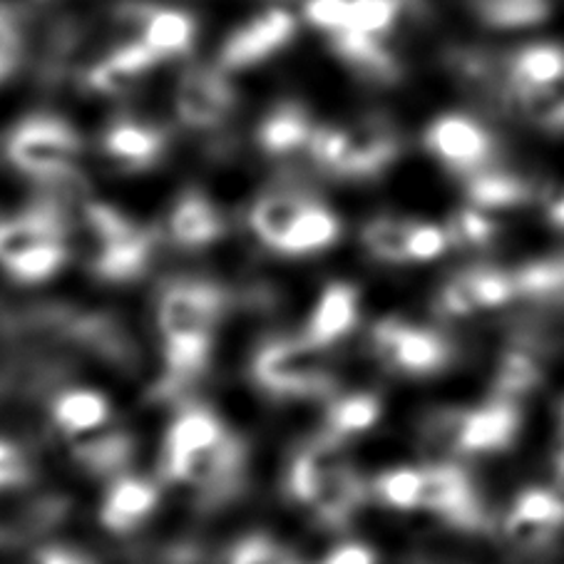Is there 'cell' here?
I'll return each mask as SVG.
<instances>
[{"instance_id":"17","label":"cell","mask_w":564,"mask_h":564,"mask_svg":"<svg viewBox=\"0 0 564 564\" xmlns=\"http://www.w3.org/2000/svg\"><path fill=\"white\" fill-rule=\"evenodd\" d=\"M160 490L144 478H120L107 490L100 522L110 532L124 534L134 528H140L150 520V514L158 510Z\"/></svg>"},{"instance_id":"30","label":"cell","mask_w":564,"mask_h":564,"mask_svg":"<svg viewBox=\"0 0 564 564\" xmlns=\"http://www.w3.org/2000/svg\"><path fill=\"white\" fill-rule=\"evenodd\" d=\"M381 401L371 393H356L348 395L344 401H338L330 405V411L326 415V425L328 433H334L338 437H351V435H361L366 431L381 421Z\"/></svg>"},{"instance_id":"37","label":"cell","mask_w":564,"mask_h":564,"mask_svg":"<svg viewBox=\"0 0 564 564\" xmlns=\"http://www.w3.org/2000/svg\"><path fill=\"white\" fill-rule=\"evenodd\" d=\"M229 564H301L284 544L269 538H249L231 550Z\"/></svg>"},{"instance_id":"49","label":"cell","mask_w":564,"mask_h":564,"mask_svg":"<svg viewBox=\"0 0 564 564\" xmlns=\"http://www.w3.org/2000/svg\"><path fill=\"white\" fill-rule=\"evenodd\" d=\"M35 564H93L85 554L67 550V547H45L43 552H37Z\"/></svg>"},{"instance_id":"39","label":"cell","mask_w":564,"mask_h":564,"mask_svg":"<svg viewBox=\"0 0 564 564\" xmlns=\"http://www.w3.org/2000/svg\"><path fill=\"white\" fill-rule=\"evenodd\" d=\"M518 294H547V291L564 286V259L542 261L514 274Z\"/></svg>"},{"instance_id":"9","label":"cell","mask_w":564,"mask_h":564,"mask_svg":"<svg viewBox=\"0 0 564 564\" xmlns=\"http://www.w3.org/2000/svg\"><path fill=\"white\" fill-rule=\"evenodd\" d=\"M401 140L383 120H364L344 128V150L336 174L344 177H371L398 158Z\"/></svg>"},{"instance_id":"38","label":"cell","mask_w":564,"mask_h":564,"mask_svg":"<svg viewBox=\"0 0 564 564\" xmlns=\"http://www.w3.org/2000/svg\"><path fill=\"white\" fill-rule=\"evenodd\" d=\"M453 235L431 221H411V237H408V257L411 261H433L451 247Z\"/></svg>"},{"instance_id":"25","label":"cell","mask_w":564,"mask_h":564,"mask_svg":"<svg viewBox=\"0 0 564 564\" xmlns=\"http://www.w3.org/2000/svg\"><path fill=\"white\" fill-rule=\"evenodd\" d=\"M311 118L299 105H279L259 128V144L269 154H289L299 148H308L314 138Z\"/></svg>"},{"instance_id":"14","label":"cell","mask_w":564,"mask_h":564,"mask_svg":"<svg viewBox=\"0 0 564 564\" xmlns=\"http://www.w3.org/2000/svg\"><path fill=\"white\" fill-rule=\"evenodd\" d=\"M510 77L524 102H542L564 85V47L534 43L512 57Z\"/></svg>"},{"instance_id":"33","label":"cell","mask_w":564,"mask_h":564,"mask_svg":"<svg viewBox=\"0 0 564 564\" xmlns=\"http://www.w3.org/2000/svg\"><path fill=\"white\" fill-rule=\"evenodd\" d=\"M67 249L63 239H47L43 245L28 251L15 264L8 267L6 271L21 284H43V281L53 279L57 271L65 267Z\"/></svg>"},{"instance_id":"4","label":"cell","mask_w":564,"mask_h":564,"mask_svg":"<svg viewBox=\"0 0 564 564\" xmlns=\"http://www.w3.org/2000/svg\"><path fill=\"white\" fill-rule=\"evenodd\" d=\"M224 304L221 291L212 284H172L164 291L158 308V324L164 341L177 338H212V328L217 324Z\"/></svg>"},{"instance_id":"12","label":"cell","mask_w":564,"mask_h":564,"mask_svg":"<svg viewBox=\"0 0 564 564\" xmlns=\"http://www.w3.org/2000/svg\"><path fill=\"white\" fill-rule=\"evenodd\" d=\"M520 431V413L510 401L480 405L463 415L455 431V445L463 453H498L505 451Z\"/></svg>"},{"instance_id":"41","label":"cell","mask_w":564,"mask_h":564,"mask_svg":"<svg viewBox=\"0 0 564 564\" xmlns=\"http://www.w3.org/2000/svg\"><path fill=\"white\" fill-rule=\"evenodd\" d=\"M304 15L311 25L336 35L348 28L351 0H306Z\"/></svg>"},{"instance_id":"45","label":"cell","mask_w":564,"mask_h":564,"mask_svg":"<svg viewBox=\"0 0 564 564\" xmlns=\"http://www.w3.org/2000/svg\"><path fill=\"white\" fill-rule=\"evenodd\" d=\"M534 383V366L528 356L522 354H512L508 361L502 364L500 376H498V386L502 395H514L532 388Z\"/></svg>"},{"instance_id":"8","label":"cell","mask_w":564,"mask_h":564,"mask_svg":"<svg viewBox=\"0 0 564 564\" xmlns=\"http://www.w3.org/2000/svg\"><path fill=\"white\" fill-rule=\"evenodd\" d=\"M235 90L209 67H192L177 87V115L187 128H214L235 110Z\"/></svg>"},{"instance_id":"2","label":"cell","mask_w":564,"mask_h":564,"mask_svg":"<svg viewBox=\"0 0 564 564\" xmlns=\"http://www.w3.org/2000/svg\"><path fill=\"white\" fill-rule=\"evenodd\" d=\"M80 150L83 142L77 132L51 115H33L8 138V160L43 182L67 177Z\"/></svg>"},{"instance_id":"34","label":"cell","mask_w":564,"mask_h":564,"mask_svg":"<svg viewBox=\"0 0 564 564\" xmlns=\"http://www.w3.org/2000/svg\"><path fill=\"white\" fill-rule=\"evenodd\" d=\"M421 488H423V470L413 468H395L383 473L381 478L373 482V492L378 495L386 508L393 510H417L421 502Z\"/></svg>"},{"instance_id":"22","label":"cell","mask_w":564,"mask_h":564,"mask_svg":"<svg viewBox=\"0 0 564 564\" xmlns=\"http://www.w3.org/2000/svg\"><path fill=\"white\" fill-rule=\"evenodd\" d=\"M112 408L107 398L90 388H75L55 398L53 403V423L61 431L73 437L83 433H93L97 427H105L110 421Z\"/></svg>"},{"instance_id":"44","label":"cell","mask_w":564,"mask_h":564,"mask_svg":"<svg viewBox=\"0 0 564 564\" xmlns=\"http://www.w3.org/2000/svg\"><path fill=\"white\" fill-rule=\"evenodd\" d=\"M495 235V224L485 217L480 209H465L458 214L453 224V237L465 241V245L482 247L488 245Z\"/></svg>"},{"instance_id":"28","label":"cell","mask_w":564,"mask_h":564,"mask_svg":"<svg viewBox=\"0 0 564 564\" xmlns=\"http://www.w3.org/2000/svg\"><path fill=\"white\" fill-rule=\"evenodd\" d=\"M334 47L348 65H354L358 73L371 77V80L388 83L398 75V65L391 57V53H388L373 35L356 33V31L336 33Z\"/></svg>"},{"instance_id":"32","label":"cell","mask_w":564,"mask_h":564,"mask_svg":"<svg viewBox=\"0 0 564 564\" xmlns=\"http://www.w3.org/2000/svg\"><path fill=\"white\" fill-rule=\"evenodd\" d=\"M468 197L478 209H510L524 202L528 187L510 174L485 172L470 182Z\"/></svg>"},{"instance_id":"31","label":"cell","mask_w":564,"mask_h":564,"mask_svg":"<svg viewBox=\"0 0 564 564\" xmlns=\"http://www.w3.org/2000/svg\"><path fill=\"white\" fill-rule=\"evenodd\" d=\"M408 237H411V221L381 217L366 224L364 247L368 254L386 264H405L408 257Z\"/></svg>"},{"instance_id":"7","label":"cell","mask_w":564,"mask_h":564,"mask_svg":"<svg viewBox=\"0 0 564 564\" xmlns=\"http://www.w3.org/2000/svg\"><path fill=\"white\" fill-rule=\"evenodd\" d=\"M417 510L435 512L460 528L480 524V505L473 492V482L455 465H427L423 468V488Z\"/></svg>"},{"instance_id":"3","label":"cell","mask_w":564,"mask_h":564,"mask_svg":"<svg viewBox=\"0 0 564 564\" xmlns=\"http://www.w3.org/2000/svg\"><path fill=\"white\" fill-rule=\"evenodd\" d=\"M371 351L383 366L403 373L427 376L441 371L451 358V348L433 330L388 318L371 330Z\"/></svg>"},{"instance_id":"50","label":"cell","mask_w":564,"mask_h":564,"mask_svg":"<svg viewBox=\"0 0 564 564\" xmlns=\"http://www.w3.org/2000/svg\"><path fill=\"white\" fill-rule=\"evenodd\" d=\"M550 219H552V224L554 227H560V229H564V194L562 197L552 204V209H550Z\"/></svg>"},{"instance_id":"11","label":"cell","mask_w":564,"mask_h":564,"mask_svg":"<svg viewBox=\"0 0 564 564\" xmlns=\"http://www.w3.org/2000/svg\"><path fill=\"white\" fill-rule=\"evenodd\" d=\"M341 441L344 437L326 433L316 437V441H311L304 451L296 455L294 463L289 465L286 475L291 498L311 505L316 500L318 490L324 488L338 470L348 468Z\"/></svg>"},{"instance_id":"35","label":"cell","mask_w":564,"mask_h":564,"mask_svg":"<svg viewBox=\"0 0 564 564\" xmlns=\"http://www.w3.org/2000/svg\"><path fill=\"white\" fill-rule=\"evenodd\" d=\"M401 8L403 0H351V15H348L346 31L378 37L388 28H393L398 15H401Z\"/></svg>"},{"instance_id":"29","label":"cell","mask_w":564,"mask_h":564,"mask_svg":"<svg viewBox=\"0 0 564 564\" xmlns=\"http://www.w3.org/2000/svg\"><path fill=\"white\" fill-rule=\"evenodd\" d=\"M150 235L138 231L122 241H112V245H102L95 257V271L110 281H128L142 274L150 261Z\"/></svg>"},{"instance_id":"5","label":"cell","mask_w":564,"mask_h":564,"mask_svg":"<svg viewBox=\"0 0 564 564\" xmlns=\"http://www.w3.org/2000/svg\"><path fill=\"white\" fill-rule=\"evenodd\" d=\"M425 144L437 160L458 172L482 167L492 158V138L468 115H443L425 134Z\"/></svg>"},{"instance_id":"40","label":"cell","mask_w":564,"mask_h":564,"mask_svg":"<svg viewBox=\"0 0 564 564\" xmlns=\"http://www.w3.org/2000/svg\"><path fill=\"white\" fill-rule=\"evenodd\" d=\"M482 13L495 25H522L542 15V0H485Z\"/></svg>"},{"instance_id":"21","label":"cell","mask_w":564,"mask_h":564,"mask_svg":"<svg viewBox=\"0 0 564 564\" xmlns=\"http://www.w3.org/2000/svg\"><path fill=\"white\" fill-rule=\"evenodd\" d=\"M224 231V219L209 199L189 192L180 199L170 217V235L180 247H207L217 241Z\"/></svg>"},{"instance_id":"42","label":"cell","mask_w":564,"mask_h":564,"mask_svg":"<svg viewBox=\"0 0 564 564\" xmlns=\"http://www.w3.org/2000/svg\"><path fill=\"white\" fill-rule=\"evenodd\" d=\"M31 478V463L15 443L0 437V490H11L25 485Z\"/></svg>"},{"instance_id":"19","label":"cell","mask_w":564,"mask_h":564,"mask_svg":"<svg viewBox=\"0 0 564 564\" xmlns=\"http://www.w3.org/2000/svg\"><path fill=\"white\" fill-rule=\"evenodd\" d=\"M164 144H167V138L162 130L130 120L112 124L102 140L105 152L130 170H142L158 162Z\"/></svg>"},{"instance_id":"47","label":"cell","mask_w":564,"mask_h":564,"mask_svg":"<svg viewBox=\"0 0 564 564\" xmlns=\"http://www.w3.org/2000/svg\"><path fill=\"white\" fill-rule=\"evenodd\" d=\"M110 57L122 67V70H128L134 77H140L142 73L152 70V67L160 63V57L154 55L142 41L118 47V51H115Z\"/></svg>"},{"instance_id":"13","label":"cell","mask_w":564,"mask_h":564,"mask_svg":"<svg viewBox=\"0 0 564 564\" xmlns=\"http://www.w3.org/2000/svg\"><path fill=\"white\" fill-rule=\"evenodd\" d=\"M227 431L217 415L207 408H187L182 411L170 425L167 437H164L162 453V470L164 475L172 473L180 463L194 458V455L207 453L212 447L227 441Z\"/></svg>"},{"instance_id":"46","label":"cell","mask_w":564,"mask_h":564,"mask_svg":"<svg viewBox=\"0 0 564 564\" xmlns=\"http://www.w3.org/2000/svg\"><path fill=\"white\" fill-rule=\"evenodd\" d=\"M18 57H21V33L11 11L0 6V80L15 70Z\"/></svg>"},{"instance_id":"27","label":"cell","mask_w":564,"mask_h":564,"mask_svg":"<svg viewBox=\"0 0 564 564\" xmlns=\"http://www.w3.org/2000/svg\"><path fill=\"white\" fill-rule=\"evenodd\" d=\"M73 453L85 468L93 473H112L130 460L132 443L130 437L110 427H97L93 433L73 435Z\"/></svg>"},{"instance_id":"15","label":"cell","mask_w":564,"mask_h":564,"mask_svg":"<svg viewBox=\"0 0 564 564\" xmlns=\"http://www.w3.org/2000/svg\"><path fill=\"white\" fill-rule=\"evenodd\" d=\"M65 219L53 204H41L21 217L0 221V267L8 269L47 239H63Z\"/></svg>"},{"instance_id":"1","label":"cell","mask_w":564,"mask_h":564,"mask_svg":"<svg viewBox=\"0 0 564 564\" xmlns=\"http://www.w3.org/2000/svg\"><path fill=\"white\" fill-rule=\"evenodd\" d=\"M324 351L326 348L306 338L271 341L254 358V381L274 395H324L330 388V366Z\"/></svg>"},{"instance_id":"24","label":"cell","mask_w":564,"mask_h":564,"mask_svg":"<svg viewBox=\"0 0 564 564\" xmlns=\"http://www.w3.org/2000/svg\"><path fill=\"white\" fill-rule=\"evenodd\" d=\"M311 199L301 197L296 192H274L261 197L254 209H251V229L254 235L264 241L269 249H279L281 241L289 235V229L294 227L299 214L306 209Z\"/></svg>"},{"instance_id":"36","label":"cell","mask_w":564,"mask_h":564,"mask_svg":"<svg viewBox=\"0 0 564 564\" xmlns=\"http://www.w3.org/2000/svg\"><path fill=\"white\" fill-rule=\"evenodd\" d=\"M85 219L97 241H100V247L112 245V241H122L140 231L124 214L107 207V204H87Z\"/></svg>"},{"instance_id":"43","label":"cell","mask_w":564,"mask_h":564,"mask_svg":"<svg viewBox=\"0 0 564 564\" xmlns=\"http://www.w3.org/2000/svg\"><path fill=\"white\" fill-rule=\"evenodd\" d=\"M134 80H138V77L130 75L128 70H122V67L115 63L112 57L97 63L90 70V75H87V85H90V90L102 93V95L128 93L134 85Z\"/></svg>"},{"instance_id":"16","label":"cell","mask_w":564,"mask_h":564,"mask_svg":"<svg viewBox=\"0 0 564 564\" xmlns=\"http://www.w3.org/2000/svg\"><path fill=\"white\" fill-rule=\"evenodd\" d=\"M358 291L351 284H330L318 296L314 314L308 318L304 338L318 348H328L348 336L358 321Z\"/></svg>"},{"instance_id":"23","label":"cell","mask_w":564,"mask_h":564,"mask_svg":"<svg viewBox=\"0 0 564 564\" xmlns=\"http://www.w3.org/2000/svg\"><path fill=\"white\" fill-rule=\"evenodd\" d=\"M338 235H341V221H338L336 214L316 202H308L276 251L294 257L314 254V251L334 245Z\"/></svg>"},{"instance_id":"26","label":"cell","mask_w":564,"mask_h":564,"mask_svg":"<svg viewBox=\"0 0 564 564\" xmlns=\"http://www.w3.org/2000/svg\"><path fill=\"white\" fill-rule=\"evenodd\" d=\"M364 480L351 468L338 470L324 488L318 490L316 500L308 505L318 514V520L330 528H341L344 522L354 518V512L364 502Z\"/></svg>"},{"instance_id":"51","label":"cell","mask_w":564,"mask_h":564,"mask_svg":"<svg viewBox=\"0 0 564 564\" xmlns=\"http://www.w3.org/2000/svg\"><path fill=\"white\" fill-rule=\"evenodd\" d=\"M557 435H560V473L564 475V405H562V413H560Z\"/></svg>"},{"instance_id":"10","label":"cell","mask_w":564,"mask_h":564,"mask_svg":"<svg viewBox=\"0 0 564 564\" xmlns=\"http://www.w3.org/2000/svg\"><path fill=\"white\" fill-rule=\"evenodd\" d=\"M514 296V276L498 269H470L445 284L437 306L447 316H470L473 311L505 306Z\"/></svg>"},{"instance_id":"48","label":"cell","mask_w":564,"mask_h":564,"mask_svg":"<svg viewBox=\"0 0 564 564\" xmlns=\"http://www.w3.org/2000/svg\"><path fill=\"white\" fill-rule=\"evenodd\" d=\"M318 564H378L373 547L364 542H344L330 550Z\"/></svg>"},{"instance_id":"18","label":"cell","mask_w":564,"mask_h":564,"mask_svg":"<svg viewBox=\"0 0 564 564\" xmlns=\"http://www.w3.org/2000/svg\"><path fill=\"white\" fill-rule=\"evenodd\" d=\"M564 528V500L544 488L524 490L508 514V532L518 542H538Z\"/></svg>"},{"instance_id":"6","label":"cell","mask_w":564,"mask_h":564,"mask_svg":"<svg viewBox=\"0 0 564 564\" xmlns=\"http://www.w3.org/2000/svg\"><path fill=\"white\" fill-rule=\"evenodd\" d=\"M294 33V15L284 8H271V11L261 13L229 37L227 45L221 47L219 65L224 70H241V67L257 65L289 45Z\"/></svg>"},{"instance_id":"20","label":"cell","mask_w":564,"mask_h":564,"mask_svg":"<svg viewBox=\"0 0 564 564\" xmlns=\"http://www.w3.org/2000/svg\"><path fill=\"white\" fill-rule=\"evenodd\" d=\"M142 43L164 61V57L184 55L194 43V18L174 8H144Z\"/></svg>"}]
</instances>
